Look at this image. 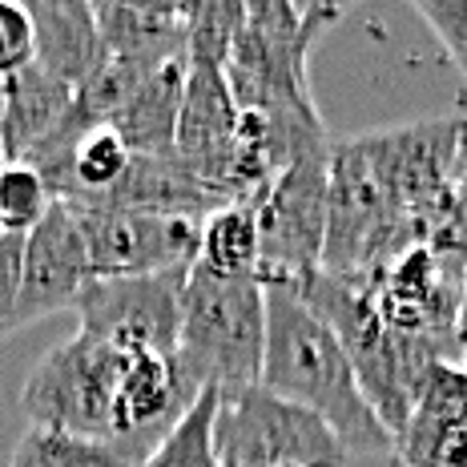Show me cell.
<instances>
[{"instance_id": "277c9868", "label": "cell", "mask_w": 467, "mask_h": 467, "mask_svg": "<svg viewBox=\"0 0 467 467\" xmlns=\"http://www.w3.org/2000/svg\"><path fill=\"white\" fill-rule=\"evenodd\" d=\"M125 355L130 350H113L85 335L48 347L21 387L28 427L113 447V399Z\"/></svg>"}, {"instance_id": "8fae6325", "label": "cell", "mask_w": 467, "mask_h": 467, "mask_svg": "<svg viewBox=\"0 0 467 467\" xmlns=\"http://www.w3.org/2000/svg\"><path fill=\"white\" fill-rule=\"evenodd\" d=\"M25 8L33 21V65L77 89L105 61L93 5H85V0H33Z\"/></svg>"}, {"instance_id": "44dd1931", "label": "cell", "mask_w": 467, "mask_h": 467, "mask_svg": "<svg viewBox=\"0 0 467 467\" xmlns=\"http://www.w3.org/2000/svg\"><path fill=\"white\" fill-rule=\"evenodd\" d=\"M33 65V21L28 8L0 0V85Z\"/></svg>"}, {"instance_id": "7402d4cb", "label": "cell", "mask_w": 467, "mask_h": 467, "mask_svg": "<svg viewBox=\"0 0 467 467\" xmlns=\"http://www.w3.org/2000/svg\"><path fill=\"white\" fill-rule=\"evenodd\" d=\"M455 358H460V363H463V375H467V278H463L460 315H455Z\"/></svg>"}, {"instance_id": "9a60e30c", "label": "cell", "mask_w": 467, "mask_h": 467, "mask_svg": "<svg viewBox=\"0 0 467 467\" xmlns=\"http://www.w3.org/2000/svg\"><path fill=\"white\" fill-rule=\"evenodd\" d=\"M222 278H258V213L254 202H230L198 226V262Z\"/></svg>"}, {"instance_id": "7c38bea8", "label": "cell", "mask_w": 467, "mask_h": 467, "mask_svg": "<svg viewBox=\"0 0 467 467\" xmlns=\"http://www.w3.org/2000/svg\"><path fill=\"white\" fill-rule=\"evenodd\" d=\"M105 57L165 65L186 57L190 5H93Z\"/></svg>"}, {"instance_id": "ac0fdd59", "label": "cell", "mask_w": 467, "mask_h": 467, "mask_svg": "<svg viewBox=\"0 0 467 467\" xmlns=\"http://www.w3.org/2000/svg\"><path fill=\"white\" fill-rule=\"evenodd\" d=\"M242 25H246V5H190L186 65H193V69H226Z\"/></svg>"}, {"instance_id": "4fadbf2b", "label": "cell", "mask_w": 467, "mask_h": 467, "mask_svg": "<svg viewBox=\"0 0 467 467\" xmlns=\"http://www.w3.org/2000/svg\"><path fill=\"white\" fill-rule=\"evenodd\" d=\"M73 101V89L45 69L28 65L0 85V153L8 165L25 161L41 145Z\"/></svg>"}, {"instance_id": "8992f818", "label": "cell", "mask_w": 467, "mask_h": 467, "mask_svg": "<svg viewBox=\"0 0 467 467\" xmlns=\"http://www.w3.org/2000/svg\"><path fill=\"white\" fill-rule=\"evenodd\" d=\"M186 275L190 266L133 278H89L73 303L77 335L113 350L173 355L178 350Z\"/></svg>"}, {"instance_id": "e0dca14e", "label": "cell", "mask_w": 467, "mask_h": 467, "mask_svg": "<svg viewBox=\"0 0 467 467\" xmlns=\"http://www.w3.org/2000/svg\"><path fill=\"white\" fill-rule=\"evenodd\" d=\"M8 467H138V463L109 443H93V440H77V435L28 427L21 440H16Z\"/></svg>"}, {"instance_id": "6da1fadb", "label": "cell", "mask_w": 467, "mask_h": 467, "mask_svg": "<svg viewBox=\"0 0 467 467\" xmlns=\"http://www.w3.org/2000/svg\"><path fill=\"white\" fill-rule=\"evenodd\" d=\"M262 286H266V343H262L258 387L318 415L338 435L347 455H391V431L367 403L335 330L286 282H262Z\"/></svg>"}, {"instance_id": "9c48e42d", "label": "cell", "mask_w": 467, "mask_h": 467, "mask_svg": "<svg viewBox=\"0 0 467 467\" xmlns=\"http://www.w3.org/2000/svg\"><path fill=\"white\" fill-rule=\"evenodd\" d=\"M395 460L403 467H467V375L455 363L427 371L420 399L395 435Z\"/></svg>"}, {"instance_id": "3957f363", "label": "cell", "mask_w": 467, "mask_h": 467, "mask_svg": "<svg viewBox=\"0 0 467 467\" xmlns=\"http://www.w3.org/2000/svg\"><path fill=\"white\" fill-rule=\"evenodd\" d=\"M213 451L222 467H343L347 447L338 435L290 399L266 387L218 391Z\"/></svg>"}, {"instance_id": "7a4b0ae2", "label": "cell", "mask_w": 467, "mask_h": 467, "mask_svg": "<svg viewBox=\"0 0 467 467\" xmlns=\"http://www.w3.org/2000/svg\"><path fill=\"white\" fill-rule=\"evenodd\" d=\"M266 343V286L262 278H222L190 266L182 290L178 363L198 391L254 387Z\"/></svg>"}, {"instance_id": "2e32d148", "label": "cell", "mask_w": 467, "mask_h": 467, "mask_svg": "<svg viewBox=\"0 0 467 467\" xmlns=\"http://www.w3.org/2000/svg\"><path fill=\"white\" fill-rule=\"evenodd\" d=\"M213 407H218V391L206 387L138 467H222L213 451Z\"/></svg>"}, {"instance_id": "ba28073f", "label": "cell", "mask_w": 467, "mask_h": 467, "mask_svg": "<svg viewBox=\"0 0 467 467\" xmlns=\"http://www.w3.org/2000/svg\"><path fill=\"white\" fill-rule=\"evenodd\" d=\"M85 282H89V258H85L77 213L65 202H53L45 218L25 234L21 290H16V306L8 315L5 335L28 323H41L48 315L73 310Z\"/></svg>"}, {"instance_id": "5bb4252c", "label": "cell", "mask_w": 467, "mask_h": 467, "mask_svg": "<svg viewBox=\"0 0 467 467\" xmlns=\"http://www.w3.org/2000/svg\"><path fill=\"white\" fill-rule=\"evenodd\" d=\"M186 69H190L186 57L158 65L130 93L121 113L113 117L117 138L130 145V153H141V158H165V153H173L182 93H186Z\"/></svg>"}, {"instance_id": "ffe728a7", "label": "cell", "mask_w": 467, "mask_h": 467, "mask_svg": "<svg viewBox=\"0 0 467 467\" xmlns=\"http://www.w3.org/2000/svg\"><path fill=\"white\" fill-rule=\"evenodd\" d=\"M415 16L431 28L451 65L467 77V0H415Z\"/></svg>"}, {"instance_id": "30bf717a", "label": "cell", "mask_w": 467, "mask_h": 467, "mask_svg": "<svg viewBox=\"0 0 467 467\" xmlns=\"http://www.w3.org/2000/svg\"><path fill=\"white\" fill-rule=\"evenodd\" d=\"M222 206H226V202H222L210 186H202V182L193 178L173 153H165V158H141V153H133L125 178L117 182L105 198H97L89 210L165 213V218L202 222L206 213L222 210Z\"/></svg>"}, {"instance_id": "52a82bcc", "label": "cell", "mask_w": 467, "mask_h": 467, "mask_svg": "<svg viewBox=\"0 0 467 467\" xmlns=\"http://www.w3.org/2000/svg\"><path fill=\"white\" fill-rule=\"evenodd\" d=\"M85 238L89 278H133L182 270L198 262V226L193 218L130 210H73Z\"/></svg>"}, {"instance_id": "5b68a950", "label": "cell", "mask_w": 467, "mask_h": 467, "mask_svg": "<svg viewBox=\"0 0 467 467\" xmlns=\"http://www.w3.org/2000/svg\"><path fill=\"white\" fill-rule=\"evenodd\" d=\"M327 193H330V150L290 161L254 202L262 282H295L323 266Z\"/></svg>"}, {"instance_id": "603a6c76", "label": "cell", "mask_w": 467, "mask_h": 467, "mask_svg": "<svg viewBox=\"0 0 467 467\" xmlns=\"http://www.w3.org/2000/svg\"><path fill=\"white\" fill-rule=\"evenodd\" d=\"M5 165H8V161H5V153H0V170H5Z\"/></svg>"}, {"instance_id": "d6986e66", "label": "cell", "mask_w": 467, "mask_h": 467, "mask_svg": "<svg viewBox=\"0 0 467 467\" xmlns=\"http://www.w3.org/2000/svg\"><path fill=\"white\" fill-rule=\"evenodd\" d=\"M53 206L45 178L28 165H5L0 170V234H25Z\"/></svg>"}]
</instances>
